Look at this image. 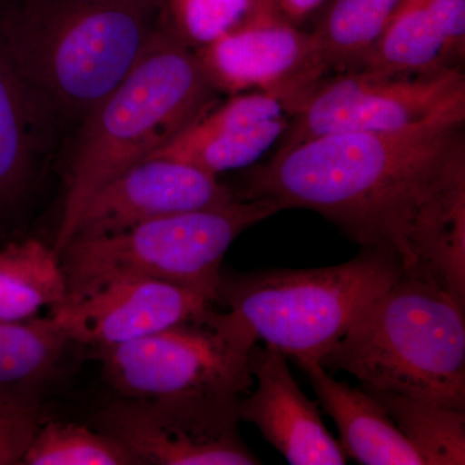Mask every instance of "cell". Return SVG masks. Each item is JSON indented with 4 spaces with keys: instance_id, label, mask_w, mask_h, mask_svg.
Returning a JSON list of instances; mask_svg holds the SVG:
<instances>
[{
    "instance_id": "obj_1",
    "label": "cell",
    "mask_w": 465,
    "mask_h": 465,
    "mask_svg": "<svg viewBox=\"0 0 465 465\" xmlns=\"http://www.w3.org/2000/svg\"><path fill=\"white\" fill-rule=\"evenodd\" d=\"M464 124L458 105L403 130L314 137L275 153L235 193L314 211L464 305Z\"/></svg>"
},
{
    "instance_id": "obj_2",
    "label": "cell",
    "mask_w": 465,
    "mask_h": 465,
    "mask_svg": "<svg viewBox=\"0 0 465 465\" xmlns=\"http://www.w3.org/2000/svg\"><path fill=\"white\" fill-rule=\"evenodd\" d=\"M163 0H8L0 39L54 110L84 116L167 29Z\"/></svg>"
},
{
    "instance_id": "obj_3",
    "label": "cell",
    "mask_w": 465,
    "mask_h": 465,
    "mask_svg": "<svg viewBox=\"0 0 465 465\" xmlns=\"http://www.w3.org/2000/svg\"><path fill=\"white\" fill-rule=\"evenodd\" d=\"M195 52L163 30L128 74L85 115L70 167L57 253L94 193L145 161L219 103Z\"/></svg>"
},
{
    "instance_id": "obj_4",
    "label": "cell",
    "mask_w": 465,
    "mask_h": 465,
    "mask_svg": "<svg viewBox=\"0 0 465 465\" xmlns=\"http://www.w3.org/2000/svg\"><path fill=\"white\" fill-rule=\"evenodd\" d=\"M464 311L436 283L402 271L320 363L367 390L465 410Z\"/></svg>"
},
{
    "instance_id": "obj_5",
    "label": "cell",
    "mask_w": 465,
    "mask_h": 465,
    "mask_svg": "<svg viewBox=\"0 0 465 465\" xmlns=\"http://www.w3.org/2000/svg\"><path fill=\"white\" fill-rule=\"evenodd\" d=\"M393 251L362 247L341 265L222 274L217 302L293 362L321 360L402 273Z\"/></svg>"
},
{
    "instance_id": "obj_6",
    "label": "cell",
    "mask_w": 465,
    "mask_h": 465,
    "mask_svg": "<svg viewBox=\"0 0 465 465\" xmlns=\"http://www.w3.org/2000/svg\"><path fill=\"white\" fill-rule=\"evenodd\" d=\"M269 200H238L204 210L150 220L125 231L73 238L60 251L66 302L122 280L163 281L217 302L223 260L232 242L280 213Z\"/></svg>"
},
{
    "instance_id": "obj_7",
    "label": "cell",
    "mask_w": 465,
    "mask_h": 465,
    "mask_svg": "<svg viewBox=\"0 0 465 465\" xmlns=\"http://www.w3.org/2000/svg\"><path fill=\"white\" fill-rule=\"evenodd\" d=\"M256 342L232 313L213 308L192 322L97 351L106 381L124 399L242 396L252 384Z\"/></svg>"
},
{
    "instance_id": "obj_8",
    "label": "cell",
    "mask_w": 465,
    "mask_h": 465,
    "mask_svg": "<svg viewBox=\"0 0 465 465\" xmlns=\"http://www.w3.org/2000/svg\"><path fill=\"white\" fill-rule=\"evenodd\" d=\"M458 105H465L460 67L409 75L338 73L300 104L277 152L324 134L403 130Z\"/></svg>"
},
{
    "instance_id": "obj_9",
    "label": "cell",
    "mask_w": 465,
    "mask_h": 465,
    "mask_svg": "<svg viewBox=\"0 0 465 465\" xmlns=\"http://www.w3.org/2000/svg\"><path fill=\"white\" fill-rule=\"evenodd\" d=\"M242 396L122 399L96 416L97 430L124 446L136 464L255 465L242 440Z\"/></svg>"
},
{
    "instance_id": "obj_10",
    "label": "cell",
    "mask_w": 465,
    "mask_h": 465,
    "mask_svg": "<svg viewBox=\"0 0 465 465\" xmlns=\"http://www.w3.org/2000/svg\"><path fill=\"white\" fill-rule=\"evenodd\" d=\"M219 94L260 91L282 101L292 116L329 69L313 34L272 11L194 51Z\"/></svg>"
},
{
    "instance_id": "obj_11",
    "label": "cell",
    "mask_w": 465,
    "mask_h": 465,
    "mask_svg": "<svg viewBox=\"0 0 465 465\" xmlns=\"http://www.w3.org/2000/svg\"><path fill=\"white\" fill-rule=\"evenodd\" d=\"M235 200V192L213 174L173 159L146 158L94 193L70 240L113 234L159 217Z\"/></svg>"
},
{
    "instance_id": "obj_12",
    "label": "cell",
    "mask_w": 465,
    "mask_h": 465,
    "mask_svg": "<svg viewBox=\"0 0 465 465\" xmlns=\"http://www.w3.org/2000/svg\"><path fill=\"white\" fill-rule=\"evenodd\" d=\"M213 305L188 287L134 278L64 302L52 309L51 317L70 341L100 349L192 322L206 316Z\"/></svg>"
},
{
    "instance_id": "obj_13",
    "label": "cell",
    "mask_w": 465,
    "mask_h": 465,
    "mask_svg": "<svg viewBox=\"0 0 465 465\" xmlns=\"http://www.w3.org/2000/svg\"><path fill=\"white\" fill-rule=\"evenodd\" d=\"M290 121L286 105L272 94L260 91L232 94L149 158L173 159L217 177L252 166L282 139Z\"/></svg>"
},
{
    "instance_id": "obj_14",
    "label": "cell",
    "mask_w": 465,
    "mask_h": 465,
    "mask_svg": "<svg viewBox=\"0 0 465 465\" xmlns=\"http://www.w3.org/2000/svg\"><path fill=\"white\" fill-rule=\"evenodd\" d=\"M287 357L273 348L255 345L251 374L256 390L240 401V419L255 425L292 465H342L348 457L327 430L318 405L300 390Z\"/></svg>"
},
{
    "instance_id": "obj_15",
    "label": "cell",
    "mask_w": 465,
    "mask_h": 465,
    "mask_svg": "<svg viewBox=\"0 0 465 465\" xmlns=\"http://www.w3.org/2000/svg\"><path fill=\"white\" fill-rule=\"evenodd\" d=\"M295 363L307 374L324 412L338 427L348 458L365 465H424L388 412L362 387L335 381L318 361Z\"/></svg>"
},
{
    "instance_id": "obj_16",
    "label": "cell",
    "mask_w": 465,
    "mask_h": 465,
    "mask_svg": "<svg viewBox=\"0 0 465 465\" xmlns=\"http://www.w3.org/2000/svg\"><path fill=\"white\" fill-rule=\"evenodd\" d=\"M54 110L24 78L0 39V208L23 194Z\"/></svg>"
},
{
    "instance_id": "obj_17",
    "label": "cell",
    "mask_w": 465,
    "mask_h": 465,
    "mask_svg": "<svg viewBox=\"0 0 465 465\" xmlns=\"http://www.w3.org/2000/svg\"><path fill=\"white\" fill-rule=\"evenodd\" d=\"M67 299L60 256L38 240L12 242L0 249V320L24 321Z\"/></svg>"
},
{
    "instance_id": "obj_18",
    "label": "cell",
    "mask_w": 465,
    "mask_h": 465,
    "mask_svg": "<svg viewBox=\"0 0 465 465\" xmlns=\"http://www.w3.org/2000/svg\"><path fill=\"white\" fill-rule=\"evenodd\" d=\"M458 67L427 0H402L361 69L382 74H425Z\"/></svg>"
},
{
    "instance_id": "obj_19",
    "label": "cell",
    "mask_w": 465,
    "mask_h": 465,
    "mask_svg": "<svg viewBox=\"0 0 465 465\" xmlns=\"http://www.w3.org/2000/svg\"><path fill=\"white\" fill-rule=\"evenodd\" d=\"M363 390L381 403L424 465L465 464V410L391 391Z\"/></svg>"
},
{
    "instance_id": "obj_20",
    "label": "cell",
    "mask_w": 465,
    "mask_h": 465,
    "mask_svg": "<svg viewBox=\"0 0 465 465\" xmlns=\"http://www.w3.org/2000/svg\"><path fill=\"white\" fill-rule=\"evenodd\" d=\"M402 0H333L314 30L327 69L358 70Z\"/></svg>"
},
{
    "instance_id": "obj_21",
    "label": "cell",
    "mask_w": 465,
    "mask_h": 465,
    "mask_svg": "<svg viewBox=\"0 0 465 465\" xmlns=\"http://www.w3.org/2000/svg\"><path fill=\"white\" fill-rule=\"evenodd\" d=\"M69 339L54 318L0 320V390L33 393L54 371Z\"/></svg>"
},
{
    "instance_id": "obj_22",
    "label": "cell",
    "mask_w": 465,
    "mask_h": 465,
    "mask_svg": "<svg viewBox=\"0 0 465 465\" xmlns=\"http://www.w3.org/2000/svg\"><path fill=\"white\" fill-rule=\"evenodd\" d=\"M168 29L193 51L201 50L266 12L274 0H163Z\"/></svg>"
},
{
    "instance_id": "obj_23",
    "label": "cell",
    "mask_w": 465,
    "mask_h": 465,
    "mask_svg": "<svg viewBox=\"0 0 465 465\" xmlns=\"http://www.w3.org/2000/svg\"><path fill=\"white\" fill-rule=\"evenodd\" d=\"M26 465H131L133 455L100 430L72 423H42L23 458Z\"/></svg>"
},
{
    "instance_id": "obj_24",
    "label": "cell",
    "mask_w": 465,
    "mask_h": 465,
    "mask_svg": "<svg viewBox=\"0 0 465 465\" xmlns=\"http://www.w3.org/2000/svg\"><path fill=\"white\" fill-rule=\"evenodd\" d=\"M42 423L41 407L33 393L0 390V465L23 463Z\"/></svg>"
},
{
    "instance_id": "obj_25",
    "label": "cell",
    "mask_w": 465,
    "mask_h": 465,
    "mask_svg": "<svg viewBox=\"0 0 465 465\" xmlns=\"http://www.w3.org/2000/svg\"><path fill=\"white\" fill-rule=\"evenodd\" d=\"M427 5L452 65L460 67L465 57V0H427Z\"/></svg>"
},
{
    "instance_id": "obj_26",
    "label": "cell",
    "mask_w": 465,
    "mask_h": 465,
    "mask_svg": "<svg viewBox=\"0 0 465 465\" xmlns=\"http://www.w3.org/2000/svg\"><path fill=\"white\" fill-rule=\"evenodd\" d=\"M326 0H275L278 12L284 20L298 25L302 20L311 16Z\"/></svg>"
},
{
    "instance_id": "obj_27",
    "label": "cell",
    "mask_w": 465,
    "mask_h": 465,
    "mask_svg": "<svg viewBox=\"0 0 465 465\" xmlns=\"http://www.w3.org/2000/svg\"><path fill=\"white\" fill-rule=\"evenodd\" d=\"M274 2H275V0H274Z\"/></svg>"
}]
</instances>
